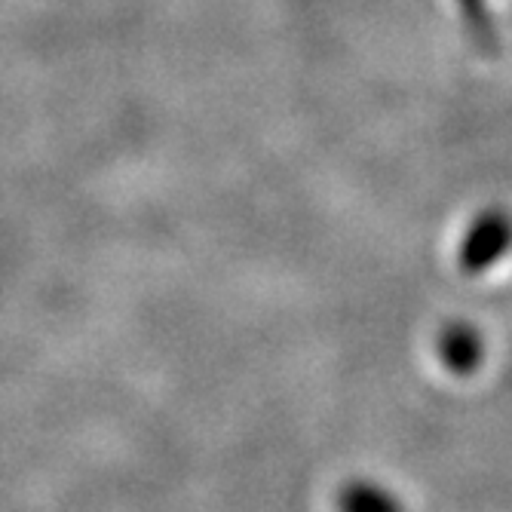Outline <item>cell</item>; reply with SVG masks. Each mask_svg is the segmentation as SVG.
Segmentation results:
<instances>
[{"mask_svg":"<svg viewBox=\"0 0 512 512\" xmlns=\"http://www.w3.org/2000/svg\"><path fill=\"white\" fill-rule=\"evenodd\" d=\"M338 512H405L399 497L375 482H350L338 494Z\"/></svg>","mask_w":512,"mask_h":512,"instance_id":"3957f363","label":"cell"},{"mask_svg":"<svg viewBox=\"0 0 512 512\" xmlns=\"http://www.w3.org/2000/svg\"><path fill=\"white\" fill-rule=\"evenodd\" d=\"M512 246V218L500 209L479 215L460 240V267L467 273H485Z\"/></svg>","mask_w":512,"mask_h":512,"instance_id":"6da1fadb","label":"cell"},{"mask_svg":"<svg viewBox=\"0 0 512 512\" xmlns=\"http://www.w3.org/2000/svg\"><path fill=\"white\" fill-rule=\"evenodd\" d=\"M439 359L454 375H473L485 359V341L476 325L470 322H451L439 332Z\"/></svg>","mask_w":512,"mask_h":512,"instance_id":"7a4b0ae2","label":"cell"}]
</instances>
